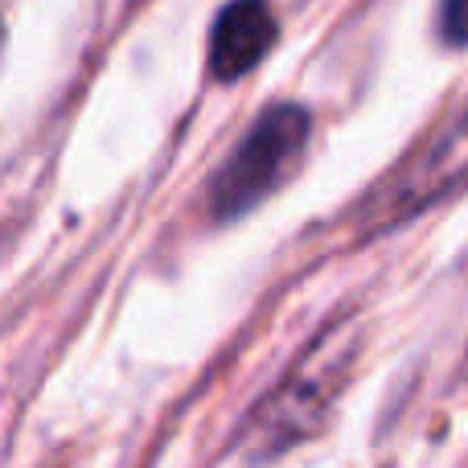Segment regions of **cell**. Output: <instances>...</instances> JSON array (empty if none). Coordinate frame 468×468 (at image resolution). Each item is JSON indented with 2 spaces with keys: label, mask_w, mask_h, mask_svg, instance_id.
Here are the masks:
<instances>
[{
  "label": "cell",
  "mask_w": 468,
  "mask_h": 468,
  "mask_svg": "<svg viewBox=\"0 0 468 468\" xmlns=\"http://www.w3.org/2000/svg\"><path fill=\"white\" fill-rule=\"evenodd\" d=\"M308 144V115L300 107L283 103L255 120L234 156L222 165V173L210 186V210L218 222H230L239 214L255 210L263 197H271L283 181L296 173Z\"/></svg>",
  "instance_id": "cell-1"
},
{
  "label": "cell",
  "mask_w": 468,
  "mask_h": 468,
  "mask_svg": "<svg viewBox=\"0 0 468 468\" xmlns=\"http://www.w3.org/2000/svg\"><path fill=\"white\" fill-rule=\"evenodd\" d=\"M349 354H354V337L346 329H333L329 337L316 341L313 354H304V362L283 378V387L267 403H259L255 420H250L255 423L250 440H259L263 448L259 456H280L283 448L304 440L321 423V415L329 411L333 387L349 366Z\"/></svg>",
  "instance_id": "cell-2"
},
{
  "label": "cell",
  "mask_w": 468,
  "mask_h": 468,
  "mask_svg": "<svg viewBox=\"0 0 468 468\" xmlns=\"http://www.w3.org/2000/svg\"><path fill=\"white\" fill-rule=\"evenodd\" d=\"M275 46V16L267 0H230L218 13L210 41V70L222 82L242 79L263 62V54Z\"/></svg>",
  "instance_id": "cell-3"
},
{
  "label": "cell",
  "mask_w": 468,
  "mask_h": 468,
  "mask_svg": "<svg viewBox=\"0 0 468 468\" xmlns=\"http://www.w3.org/2000/svg\"><path fill=\"white\" fill-rule=\"evenodd\" d=\"M461 181H468V115L423 156L411 169V177L399 186L395 194V210H420V206L444 197L448 189H456Z\"/></svg>",
  "instance_id": "cell-4"
},
{
  "label": "cell",
  "mask_w": 468,
  "mask_h": 468,
  "mask_svg": "<svg viewBox=\"0 0 468 468\" xmlns=\"http://www.w3.org/2000/svg\"><path fill=\"white\" fill-rule=\"evenodd\" d=\"M440 29L452 46H468V0H444L440 8Z\"/></svg>",
  "instance_id": "cell-5"
},
{
  "label": "cell",
  "mask_w": 468,
  "mask_h": 468,
  "mask_svg": "<svg viewBox=\"0 0 468 468\" xmlns=\"http://www.w3.org/2000/svg\"><path fill=\"white\" fill-rule=\"evenodd\" d=\"M0 49H5V29H0Z\"/></svg>",
  "instance_id": "cell-6"
}]
</instances>
